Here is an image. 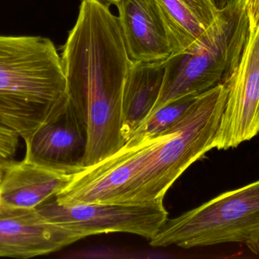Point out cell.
Instances as JSON below:
<instances>
[{"instance_id":"cell-3","label":"cell","mask_w":259,"mask_h":259,"mask_svg":"<svg viewBox=\"0 0 259 259\" xmlns=\"http://www.w3.org/2000/svg\"><path fill=\"white\" fill-rule=\"evenodd\" d=\"M249 33L243 0H229L202 35L164 60V82L151 114L175 99L227 84L240 63Z\"/></svg>"},{"instance_id":"cell-1","label":"cell","mask_w":259,"mask_h":259,"mask_svg":"<svg viewBox=\"0 0 259 259\" xmlns=\"http://www.w3.org/2000/svg\"><path fill=\"white\" fill-rule=\"evenodd\" d=\"M68 100L88 135L82 167L122 149V97L130 59L119 18L101 0H82L62 47Z\"/></svg>"},{"instance_id":"cell-13","label":"cell","mask_w":259,"mask_h":259,"mask_svg":"<svg viewBox=\"0 0 259 259\" xmlns=\"http://www.w3.org/2000/svg\"><path fill=\"white\" fill-rule=\"evenodd\" d=\"M164 60L132 62L122 97L121 134L125 143L151 114L164 82Z\"/></svg>"},{"instance_id":"cell-19","label":"cell","mask_w":259,"mask_h":259,"mask_svg":"<svg viewBox=\"0 0 259 259\" xmlns=\"http://www.w3.org/2000/svg\"><path fill=\"white\" fill-rule=\"evenodd\" d=\"M101 1L106 2V3H109V4L116 5L119 2V0H101Z\"/></svg>"},{"instance_id":"cell-16","label":"cell","mask_w":259,"mask_h":259,"mask_svg":"<svg viewBox=\"0 0 259 259\" xmlns=\"http://www.w3.org/2000/svg\"><path fill=\"white\" fill-rule=\"evenodd\" d=\"M20 138L16 132L0 125V180L6 169L15 161Z\"/></svg>"},{"instance_id":"cell-7","label":"cell","mask_w":259,"mask_h":259,"mask_svg":"<svg viewBox=\"0 0 259 259\" xmlns=\"http://www.w3.org/2000/svg\"><path fill=\"white\" fill-rule=\"evenodd\" d=\"M167 135L134 145L125 144L106 159L83 167L53 199L64 205L120 203L130 181L144 167Z\"/></svg>"},{"instance_id":"cell-11","label":"cell","mask_w":259,"mask_h":259,"mask_svg":"<svg viewBox=\"0 0 259 259\" xmlns=\"http://www.w3.org/2000/svg\"><path fill=\"white\" fill-rule=\"evenodd\" d=\"M116 6L132 62L165 60L173 53L170 31L156 0H119Z\"/></svg>"},{"instance_id":"cell-6","label":"cell","mask_w":259,"mask_h":259,"mask_svg":"<svg viewBox=\"0 0 259 259\" xmlns=\"http://www.w3.org/2000/svg\"><path fill=\"white\" fill-rule=\"evenodd\" d=\"M47 218L82 237L127 233L153 238L167 217L162 199L145 203H79L64 205L53 197L37 207Z\"/></svg>"},{"instance_id":"cell-2","label":"cell","mask_w":259,"mask_h":259,"mask_svg":"<svg viewBox=\"0 0 259 259\" xmlns=\"http://www.w3.org/2000/svg\"><path fill=\"white\" fill-rule=\"evenodd\" d=\"M68 102L62 59L51 40L0 36V125L30 140Z\"/></svg>"},{"instance_id":"cell-12","label":"cell","mask_w":259,"mask_h":259,"mask_svg":"<svg viewBox=\"0 0 259 259\" xmlns=\"http://www.w3.org/2000/svg\"><path fill=\"white\" fill-rule=\"evenodd\" d=\"M24 142L38 159L75 171L83 168L88 135L69 100L49 116Z\"/></svg>"},{"instance_id":"cell-4","label":"cell","mask_w":259,"mask_h":259,"mask_svg":"<svg viewBox=\"0 0 259 259\" xmlns=\"http://www.w3.org/2000/svg\"><path fill=\"white\" fill-rule=\"evenodd\" d=\"M228 97L221 84L199 94L187 115L167 134L144 167L127 184L120 203H145L164 199L181 175L214 149Z\"/></svg>"},{"instance_id":"cell-5","label":"cell","mask_w":259,"mask_h":259,"mask_svg":"<svg viewBox=\"0 0 259 259\" xmlns=\"http://www.w3.org/2000/svg\"><path fill=\"white\" fill-rule=\"evenodd\" d=\"M241 243L259 255V179L167 218L151 246L189 248Z\"/></svg>"},{"instance_id":"cell-9","label":"cell","mask_w":259,"mask_h":259,"mask_svg":"<svg viewBox=\"0 0 259 259\" xmlns=\"http://www.w3.org/2000/svg\"><path fill=\"white\" fill-rule=\"evenodd\" d=\"M83 238L76 231L49 220L37 208L0 209V257L40 256Z\"/></svg>"},{"instance_id":"cell-14","label":"cell","mask_w":259,"mask_h":259,"mask_svg":"<svg viewBox=\"0 0 259 259\" xmlns=\"http://www.w3.org/2000/svg\"><path fill=\"white\" fill-rule=\"evenodd\" d=\"M170 31L173 53L187 48L217 18L214 0H156ZM172 53V54H173Z\"/></svg>"},{"instance_id":"cell-17","label":"cell","mask_w":259,"mask_h":259,"mask_svg":"<svg viewBox=\"0 0 259 259\" xmlns=\"http://www.w3.org/2000/svg\"><path fill=\"white\" fill-rule=\"evenodd\" d=\"M245 10L249 20V28L259 26V0H243Z\"/></svg>"},{"instance_id":"cell-15","label":"cell","mask_w":259,"mask_h":259,"mask_svg":"<svg viewBox=\"0 0 259 259\" xmlns=\"http://www.w3.org/2000/svg\"><path fill=\"white\" fill-rule=\"evenodd\" d=\"M199 95L184 96L163 105L148 116L126 144L134 145L167 135L187 115Z\"/></svg>"},{"instance_id":"cell-10","label":"cell","mask_w":259,"mask_h":259,"mask_svg":"<svg viewBox=\"0 0 259 259\" xmlns=\"http://www.w3.org/2000/svg\"><path fill=\"white\" fill-rule=\"evenodd\" d=\"M76 172L38 159L26 147L24 158L12 162L2 176L0 209L37 208L63 190Z\"/></svg>"},{"instance_id":"cell-8","label":"cell","mask_w":259,"mask_h":259,"mask_svg":"<svg viewBox=\"0 0 259 259\" xmlns=\"http://www.w3.org/2000/svg\"><path fill=\"white\" fill-rule=\"evenodd\" d=\"M225 85L228 97L214 141L218 150L235 149L259 133V26L249 28L240 63Z\"/></svg>"},{"instance_id":"cell-18","label":"cell","mask_w":259,"mask_h":259,"mask_svg":"<svg viewBox=\"0 0 259 259\" xmlns=\"http://www.w3.org/2000/svg\"><path fill=\"white\" fill-rule=\"evenodd\" d=\"M229 0H214L216 6H217L218 9H221L228 3Z\"/></svg>"}]
</instances>
